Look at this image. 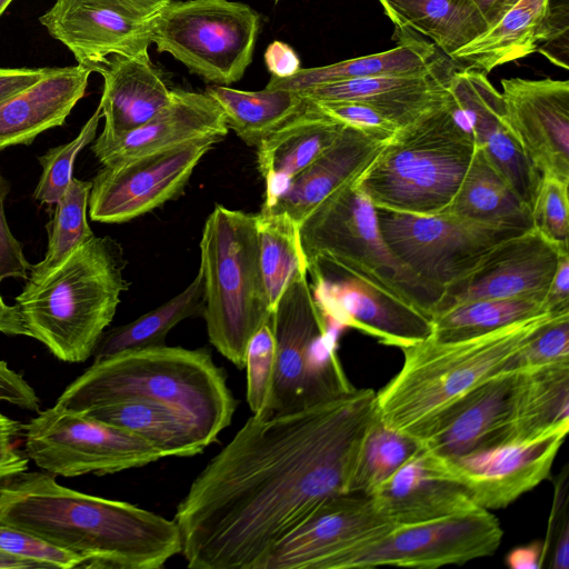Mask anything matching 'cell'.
<instances>
[{"label": "cell", "instance_id": "cell-1", "mask_svg": "<svg viewBox=\"0 0 569 569\" xmlns=\"http://www.w3.org/2000/svg\"><path fill=\"white\" fill-rule=\"evenodd\" d=\"M378 418L376 391L252 415L194 478L173 520L191 569H262L320 503L349 493Z\"/></svg>", "mask_w": 569, "mask_h": 569}, {"label": "cell", "instance_id": "cell-2", "mask_svg": "<svg viewBox=\"0 0 569 569\" xmlns=\"http://www.w3.org/2000/svg\"><path fill=\"white\" fill-rule=\"evenodd\" d=\"M54 477L24 470L0 481V521L82 557L87 569H159L181 552L174 520Z\"/></svg>", "mask_w": 569, "mask_h": 569}, {"label": "cell", "instance_id": "cell-3", "mask_svg": "<svg viewBox=\"0 0 569 569\" xmlns=\"http://www.w3.org/2000/svg\"><path fill=\"white\" fill-rule=\"evenodd\" d=\"M129 399L159 401L192 418L207 443L230 426L237 402L226 372L206 349L156 346L93 361L56 405L83 413Z\"/></svg>", "mask_w": 569, "mask_h": 569}, {"label": "cell", "instance_id": "cell-4", "mask_svg": "<svg viewBox=\"0 0 569 569\" xmlns=\"http://www.w3.org/2000/svg\"><path fill=\"white\" fill-rule=\"evenodd\" d=\"M476 150L449 87L447 100L398 129L355 183L376 208L437 214L452 201Z\"/></svg>", "mask_w": 569, "mask_h": 569}, {"label": "cell", "instance_id": "cell-5", "mask_svg": "<svg viewBox=\"0 0 569 569\" xmlns=\"http://www.w3.org/2000/svg\"><path fill=\"white\" fill-rule=\"evenodd\" d=\"M558 313L543 312L467 339L429 337L401 349V369L376 392L380 421L412 435L487 378L505 371L510 358Z\"/></svg>", "mask_w": 569, "mask_h": 569}, {"label": "cell", "instance_id": "cell-6", "mask_svg": "<svg viewBox=\"0 0 569 569\" xmlns=\"http://www.w3.org/2000/svg\"><path fill=\"white\" fill-rule=\"evenodd\" d=\"M124 267L121 246L93 236L40 282L26 283L16 306L30 337L61 361L84 362L128 289Z\"/></svg>", "mask_w": 569, "mask_h": 569}, {"label": "cell", "instance_id": "cell-7", "mask_svg": "<svg viewBox=\"0 0 569 569\" xmlns=\"http://www.w3.org/2000/svg\"><path fill=\"white\" fill-rule=\"evenodd\" d=\"M202 317L210 343L237 368L251 337L271 319L260 270L256 217L216 204L200 240Z\"/></svg>", "mask_w": 569, "mask_h": 569}, {"label": "cell", "instance_id": "cell-8", "mask_svg": "<svg viewBox=\"0 0 569 569\" xmlns=\"http://www.w3.org/2000/svg\"><path fill=\"white\" fill-rule=\"evenodd\" d=\"M355 178L328 196L299 224L307 269L317 261L356 269L431 318L441 293L391 253L380 233L376 207L356 186Z\"/></svg>", "mask_w": 569, "mask_h": 569}, {"label": "cell", "instance_id": "cell-9", "mask_svg": "<svg viewBox=\"0 0 569 569\" xmlns=\"http://www.w3.org/2000/svg\"><path fill=\"white\" fill-rule=\"evenodd\" d=\"M261 17L232 0H172L153 22L151 42L206 82L239 81L252 61Z\"/></svg>", "mask_w": 569, "mask_h": 569}, {"label": "cell", "instance_id": "cell-10", "mask_svg": "<svg viewBox=\"0 0 569 569\" xmlns=\"http://www.w3.org/2000/svg\"><path fill=\"white\" fill-rule=\"evenodd\" d=\"M391 253L441 293L472 270L502 240L527 229L496 226L450 213L415 214L376 208Z\"/></svg>", "mask_w": 569, "mask_h": 569}, {"label": "cell", "instance_id": "cell-11", "mask_svg": "<svg viewBox=\"0 0 569 569\" xmlns=\"http://www.w3.org/2000/svg\"><path fill=\"white\" fill-rule=\"evenodd\" d=\"M23 437L29 460L67 478L117 473L164 458L153 445L131 432L57 405L30 419Z\"/></svg>", "mask_w": 569, "mask_h": 569}, {"label": "cell", "instance_id": "cell-12", "mask_svg": "<svg viewBox=\"0 0 569 569\" xmlns=\"http://www.w3.org/2000/svg\"><path fill=\"white\" fill-rule=\"evenodd\" d=\"M311 290L327 319L407 348L431 336V318L407 299L356 269L326 261L308 266Z\"/></svg>", "mask_w": 569, "mask_h": 569}, {"label": "cell", "instance_id": "cell-13", "mask_svg": "<svg viewBox=\"0 0 569 569\" xmlns=\"http://www.w3.org/2000/svg\"><path fill=\"white\" fill-rule=\"evenodd\" d=\"M220 140L197 138L103 166L89 194L91 220L127 222L177 198L199 161Z\"/></svg>", "mask_w": 569, "mask_h": 569}, {"label": "cell", "instance_id": "cell-14", "mask_svg": "<svg viewBox=\"0 0 569 569\" xmlns=\"http://www.w3.org/2000/svg\"><path fill=\"white\" fill-rule=\"evenodd\" d=\"M502 536L498 518L478 507L433 521L395 527L383 538L346 558L339 569H435L463 565L493 555Z\"/></svg>", "mask_w": 569, "mask_h": 569}, {"label": "cell", "instance_id": "cell-15", "mask_svg": "<svg viewBox=\"0 0 569 569\" xmlns=\"http://www.w3.org/2000/svg\"><path fill=\"white\" fill-rule=\"evenodd\" d=\"M170 1L56 0L39 20L78 64L94 72L113 54H149L153 22Z\"/></svg>", "mask_w": 569, "mask_h": 569}, {"label": "cell", "instance_id": "cell-16", "mask_svg": "<svg viewBox=\"0 0 569 569\" xmlns=\"http://www.w3.org/2000/svg\"><path fill=\"white\" fill-rule=\"evenodd\" d=\"M393 528L369 496H332L273 547L262 569H339Z\"/></svg>", "mask_w": 569, "mask_h": 569}, {"label": "cell", "instance_id": "cell-17", "mask_svg": "<svg viewBox=\"0 0 569 569\" xmlns=\"http://www.w3.org/2000/svg\"><path fill=\"white\" fill-rule=\"evenodd\" d=\"M536 227L495 246L467 274L445 288L433 313L477 299H543L562 253ZM432 313V315H433Z\"/></svg>", "mask_w": 569, "mask_h": 569}, {"label": "cell", "instance_id": "cell-18", "mask_svg": "<svg viewBox=\"0 0 569 569\" xmlns=\"http://www.w3.org/2000/svg\"><path fill=\"white\" fill-rule=\"evenodd\" d=\"M507 124L542 177L569 182V81L501 80Z\"/></svg>", "mask_w": 569, "mask_h": 569}, {"label": "cell", "instance_id": "cell-19", "mask_svg": "<svg viewBox=\"0 0 569 569\" xmlns=\"http://www.w3.org/2000/svg\"><path fill=\"white\" fill-rule=\"evenodd\" d=\"M519 377L516 370L492 375L410 436L446 459L506 443Z\"/></svg>", "mask_w": 569, "mask_h": 569}, {"label": "cell", "instance_id": "cell-20", "mask_svg": "<svg viewBox=\"0 0 569 569\" xmlns=\"http://www.w3.org/2000/svg\"><path fill=\"white\" fill-rule=\"evenodd\" d=\"M568 430L559 428L447 460L477 507L502 509L549 478Z\"/></svg>", "mask_w": 569, "mask_h": 569}, {"label": "cell", "instance_id": "cell-21", "mask_svg": "<svg viewBox=\"0 0 569 569\" xmlns=\"http://www.w3.org/2000/svg\"><path fill=\"white\" fill-rule=\"evenodd\" d=\"M368 496L393 527L433 521L478 508L448 460L422 448Z\"/></svg>", "mask_w": 569, "mask_h": 569}, {"label": "cell", "instance_id": "cell-22", "mask_svg": "<svg viewBox=\"0 0 569 569\" xmlns=\"http://www.w3.org/2000/svg\"><path fill=\"white\" fill-rule=\"evenodd\" d=\"M450 90L467 118L477 147L531 211L541 176L507 124L501 93L487 73L472 69H456Z\"/></svg>", "mask_w": 569, "mask_h": 569}, {"label": "cell", "instance_id": "cell-23", "mask_svg": "<svg viewBox=\"0 0 569 569\" xmlns=\"http://www.w3.org/2000/svg\"><path fill=\"white\" fill-rule=\"evenodd\" d=\"M271 323L276 340L273 381L268 405L258 416L305 407L308 355L313 341L329 330L307 276L297 277L287 287L272 311Z\"/></svg>", "mask_w": 569, "mask_h": 569}, {"label": "cell", "instance_id": "cell-24", "mask_svg": "<svg viewBox=\"0 0 569 569\" xmlns=\"http://www.w3.org/2000/svg\"><path fill=\"white\" fill-rule=\"evenodd\" d=\"M456 69L443 56L425 72L349 79L298 92L308 101L363 102L403 127L447 100Z\"/></svg>", "mask_w": 569, "mask_h": 569}, {"label": "cell", "instance_id": "cell-25", "mask_svg": "<svg viewBox=\"0 0 569 569\" xmlns=\"http://www.w3.org/2000/svg\"><path fill=\"white\" fill-rule=\"evenodd\" d=\"M229 131L223 111L206 92L172 89L169 103L142 126L113 139L97 138L96 158L109 166L192 139Z\"/></svg>", "mask_w": 569, "mask_h": 569}, {"label": "cell", "instance_id": "cell-26", "mask_svg": "<svg viewBox=\"0 0 569 569\" xmlns=\"http://www.w3.org/2000/svg\"><path fill=\"white\" fill-rule=\"evenodd\" d=\"M387 140L346 126L339 138L262 208L283 212L299 227L328 196L359 174Z\"/></svg>", "mask_w": 569, "mask_h": 569}, {"label": "cell", "instance_id": "cell-27", "mask_svg": "<svg viewBox=\"0 0 569 569\" xmlns=\"http://www.w3.org/2000/svg\"><path fill=\"white\" fill-rule=\"evenodd\" d=\"M92 72L81 64L49 68L37 82L0 101V150L30 144L41 132L62 126Z\"/></svg>", "mask_w": 569, "mask_h": 569}, {"label": "cell", "instance_id": "cell-28", "mask_svg": "<svg viewBox=\"0 0 569 569\" xmlns=\"http://www.w3.org/2000/svg\"><path fill=\"white\" fill-rule=\"evenodd\" d=\"M103 78L99 106L104 118L99 138L120 137L150 120L164 108L172 94L149 54H113L94 69Z\"/></svg>", "mask_w": 569, "mask_h": 569}, {"label": "cell", "instance_id": "cell-29", "mask_svg": "<svg viewBox=\"0 0 569 569\" xmlns=\"http://www.w3.org/2000/svg\"><path fill=\"white\" fill-rule=\"evenodd\" d=\"M346 124L328 117L307 100V107L273 130L257 148V163L266 180V201L323 153Z\"/></svg>", "mask_w": 569, "mask_h": 569}, {"label": "cell", "instance_id": "cell-30", "mask_svg": "<svg viewBox=\"0 0 569 569\" xmlns=\"http://www.w3.org/2000/svg\"><path fill=\"white\" fill-rule=\"evenodd\" d=\"M550 4L551 0H519L450 60L457 69L488 74L499 66L538 51L548 36Z\"/></svg>", "mask_w": 569, "mask_h": 569}, {"label": "cell", "instance_id": "cell-31", "mask_svg": "<svg viewBox=\"0 0 569 569\" xmlns=\"http://www.w3.org/2000/svg\"><path fill=\"white\" fill-rule=\"evenodd\" d=\"M83 413L150 442L164 458L196 456L209 446L192 418L168 403L129 399Z\"/></svg>", "mask_w": 569, "mask_h": 569}, {"label": "cell", "instance_id": "cell-32", "mask_svg": "<svg viewBox=\"0 0 569 569\" xmlns=\"http://www.w3.org/2000/svg\"><path fill=\"white\" fill-rule=\"evenodd\" d=\"M443 56L421 37L412 32L399 31L398 43L390 50L323 67L301 68L295 76L284 79L271 77L266 88L301 91L349 79L425 72Z\"/></svg>", "mask_w": 569, "mask_h": 569}, {"label": "cell", "instance_id": "cell-33", "mask_svg": "<svg viewBox=\"0 0 569 569\" xmlns=\"http://www.w3.org/2000/svg\"><path fill=\"white\" fill-rule=\"evenodd\" d=\"M378 1L397 30L428 38L448 58L489 28L473 0Z\"/></svg>", "mask_w": 569, "mask_h": 569}, {"label": "cell", "instance_id": "cell-34", "mask_svg": "<svg viewBox=\"0 0 569 569\" xmlns=\"http://www.w3.org/2000/svg\"><path fill=\"white\" fill-rule=\"evenodd\" d=\"M569 428V361L520 371L508 441Z\"/></svg>", "mask_w": 569, "mask_h": 569}, {"label": "cell", "instance_id": "cell-35", "mask_svg": "<svg viewBox=\"0 0 569 569\" xmlns=\"http://www.w3.org/2000/svg\"><path fill=\"white\" fill-rule=\"evenodd\" d=\"M440 213L519 229L533 227L532 213L477 147L450 204Z\"/></svg>", "mask_w": 569, "mask_h": 569}, {"label": "cell", "instance_id": "cell-36", "mask_svg": "<svg viewBox=\"0 0 569 569\" xmlns=\"http://www.w3.org/2000/svg\"><path fill=\"white\" fill-rule=\"evenodd\" d=\"M204 92L221 108L228 127L251 147L307 107L298 91L286 89L243 91L210 84Z\"/></svg>", "mask_w": 569, "mask_h": 569}, {"label": "cell", "instance_id": "cell-37", "mask_svg": "<svg viewBox=\"0 0 569 569\" xmlns=\"http://www.w3.org/2000/svg\"><path fill=\"white\" fill-rule=\"evenodd\" d=\"M203 309L204 287L199 269L192 282L166 303L129 323L104 331L94 348L93 361L128 350L162 346L179 322L202 316Z\"/></svg>", "mask_w": 569, "mask_h": 569}, {"label": "cell", "instance_id": "cell-38", "mask_svg": "<svg viewBox=\"0 0 569 569\" xmlns=\"http://www.w3.org/2000/svg\"><path fill=\"white\" fill-rule=\"evenodd\" d=\"M259 263L266 292L273 311L287 287L300 276H307L299 227L283 212L261 208L254 213Z\"/></svg>", "mask_w": 569, "mask_h": 569}, {"label": "cell", "instance_id": "cell-39", "mask_svg": "<svg viewBox=\"0 0 569 569\" xmlns=\"http://www.w3.org/2000/svg\"><path fill=\"white\" fill-rule=\"evenodd\" d=\"M548 312L538 297L477 299L452 305L431 316L430 338L441 341L480 336Z\"/></svg>", "mask_w": 569, "mask_h": 569}, {"label": "cell", "instance_id": "cell-40", "mask_svg": "<svg viewBox=\"0 0 569 569\" xmlns=\"http://www.w3.org/2000/svg\"><path fill=\"white\" fill-rule=\"evenodd\" d=\"M91 187L92 181L72 178L67 192L54 204L53 217L47 224L44 258L31 267L27 283L40 282L94 236L87 220Z\"/></svg>", "mask_w": 569, "mask_h": 569}, {"label": "cell", "instance_id": "cell-41", "mask_svg": "<svg viewBox=\"0 0 569 569\" xmlns=\"http://www.w3.org/2000/svg\"><path fill=\"white\" fill-rule=\"evenodd\" d=\"M420 450L418 439L378 417L365 440L349 493L368 496Z\"/></svg>", "mask_w": 569, "mask_h": 569}, {"label": "cell", "instance_id": "cell-42", "mask_svg": "<svg viewBox=\"0 0 569 569\" xmlns=\"http://www.w3.org/2000/svg\"><path fill=\"white\" fill-rule=\"evenodd\" d=\"M101 107L98 106L92 116L81 128L78 136L70 142L53 147L38 157L42 172L34 189L33 198L46 204H56L67 192L71 180L73 163L78 153L96 138Z\"/></svg>", "mask_w": 569, "mask_h": 569}, {"label": "cell", "instance_id": "cell-43", "mask_svg": "<svg viewBox=\"0 0 569 569\" xmlns=\"http://www.w3.org/2000/svg\"><path fill=\"white\" fill-rule=\"evenodd\" d=\"M276 363V340L271 319L248 342L246 351L247 402L252 415H261L269 401Z\"/></svg>", "mask_w": 569, "mask_h": 569}, {"label": "cell", "instance_id": "cell-44", "mask_svg": "<svg viewBox=\"0 0 569 569\" xmlns=\"http://www.w3.org/2000/svg\"><path fill=\"white\" fill-rule=\"evenodd\" d=\"M569 361V311L552 317L508 361L505 370L523 371Z\"/></svg>", "mask_w": 569, "mask_h": 569}, {"label": "cell", "instance_id": "cell-45", "mask_svg": "<svg viewBox=\"0 0 569 569\" xmlns=\"http://www.w3.org/2000/svg\"><path fill=\"white\" fill-rule=\"evenodd\" d=\"M569 182L542 177L532 206V220L547 239L569 250Z\"/></svg>", "mask_w": 569, "mask_h": 569}, {"label": "cell", "instance_id": "cell-46", "mask_svg": "<svg viewBox=\"0 0 569 569\" xmlns=\"http://www.w3.org/2000/svg\"><path fill=\"white\" fill-rule=\"evenodd\" d=\"M0 556L23 559L41 568H83L84 559L0 521Z\"/></svg>", "mask_w": 569, "mask_h": 569}, {"label": "cell", "instance_id": "cell-47", "mask_svg": "<svg viewBox=\"0 0 569 569\" xmlns=\"http://www.w3.org/2000/svg\"><path fill=\"white\" fill-rule=\"evenodd\" d=\"M328 117L382 140L391 138L401 127L377 108L357 101H310Z\"/></svg>", "mask_w": 569, "mask_h": 569}, {"label": "cell", "instance_id": "cell-48", "mask_svg": "<svg viewBox=\"0 0 569 569\" xmlns=\"http://www.w3.org/2000/svg\"><path fill=\"white\" fill-rule=\"evenodd\" d=\"M9 192L10 183L0 172V282L7 278L27 280L32 267L6 221L3 203Z\"/></svg>", "mask_w": 569, "mask_h": 569}, {"label": "cell", "instance_id": "cell-49", "mask_svg": "<svg viewBox=\"0 0 569 569\" xmlns=\"http://www.w3.org/2000/svg\"><path fill=\"white\" fill-rule=\"evenodd\" d=\"M23 428L19 420L0 410V481L29 468L28 457L18 448Z\"/></svg>", "mask_w": 569, "mask_h": 569}, {"label": "cell", "instance_id": "cell-50", "mask_svg": "<svg viewBox=\"0 0 569 569\" xmlns=\"http://www.w3.org/2000/svg\"><path fill=\"white\" fill-rule=\"evenodd\" d=\"M0 402L32 412L40 411V399L36 390L6 361H0Z\"/></svg>", "mask_w": 569, "mask_h": 569}, {"label": "cell", "instance_id": "cell-51", "mask_svg": "<svg viewBox=\"0 0 569 569\" xmlns=\"http://www.w3.org/2000/svg\"><path fill=\"white\" fill-rule=\"evenodd\" d=\"M263 60L271 77L284 79L295 76L300 69V59L293 48L279 40L266 49Z\"/></svg>", "mask_w": 569, "mask_h": 569}, {"label": "cell", "instance_id": "cell-52", "mask_svg": "<svg viewBox=\"0 0 569 569\" xmlns=\"http://www.w3.org/2000/svg\"><path fill=\"white\" fill-rule=\"evenodd\" d=\"M548 312L569 311V252L562 253L545 298Z\"/></svg>", "mask_w": 569, "mask_h": 569}, {"label": "cell", "instance_id": "cell-53", "mask_svg": "<svg viewBox=\"0 0 569 569\" xmlns=\"http://www.w3.org/2000/svg\"><path fill=\"white\" fill-rule=\"evenodd\" d=\"M49 68H0V101L41 79Z\"/></svg>", "mask_w": 569, "mask_h": 569}, {"label": "cell", "instance_id": "cell-54", "mask_svg": "<svg viewBox=\"0 0 569 569\" xmlns=\"http://www.w3.org/2000/svg\"><path fill=\"white\" fill-rule=\"evenodd\" d=\"M543 557V543L533 541L513 548L506 557V565L512 569H538Z\"/></svg>", "mask_w": 569, "mask_h": 569}, {"label": "cell", "instance_id": "cell-55", "mask_svg": "<svg viewBox=\"0 0 569 569\" xmlns=\"http://www.w3.org/2000/svg\"><path fill=\"white\" fill-rule=\"evenodd\" d=\"M558 532L552 538V569H568L569 567V525L568 518L565 516L557 526Z\"/></svg>", "mask_w": 569, "mask_h": 569}, {"label": "cell", "instance_id": "cell-56", "mask_svg": "<svg viewBox=\"0 0 569 569\" xmlns=\"http://www.w3.org/2000/svg\"><path fill=\"white\" fill-rule=\"evenodd\" d=\"M0 333L30 337L18 307L8 306L2 298H0Z\"/></svg>", "mask_w": 569, "mask_h": 569}, {"label": "cell", "instance_id": "cell-57", "mask_svg": "<svg viewBox=\"0 0 569 569\" xmlns=\"http://www.w3.org/2000/svg\"><path fill=\"white\" fill-rule=\"evenodd\" d=\"M519 0H473L488 27L495 24Z\"/></svg>", "mask_w": 569, "mask_h": 569}, {"label": "cell", "instance_id": "cell-58", "mask_svg": "<svg viewBox=\"0 0 569 569\" xmlns=\"http://www.w3.org/2000/svg\"><path fill=\"white\" fill-rule=\"evenodd\" d=\"M22 569V568H40L36 562L0 556V569Z\"/></svg>", "mask_w": 569, "mask_h": 569}, {"label": "cell", "instance_id": "cell-59", "mask_svg": "<svg viewBox=\"0 0 569 569\" xmlns=\"http://www.w3.org/2000/svg\"><path fill=\"white\" fill-rule=\"evenodd\" d=\"M13 0H0V16Z\"/></svg>", "mask_w": 569, "mask_h": 569}, {"label": "cell", "instance_id": "cell-60", "mask_svg": "<svg viewBox=\"0 0 569 569\" xmlns=\"http://www.w3.org/2000/svg\"><path fill=\"white\" fill-rule=\"evenodd\" d=\"M274 2L279 1V0H273Z\"/></svg>", "mask_w": 569, "mask_h": 569}, {"label": "cell", "instance_id": "cell-61", "mask_svg": "<svg viewBox=\"0 0 569 569\" xmlns=\"http://www.w3.org/2000/svg\"><path fill=\"white\" fill-rule=\"evenodd\" d=\"M0 298H1V296H0Z\"/></svg>", "mask_w": 569, "mask_h": 569}]
</instances>
